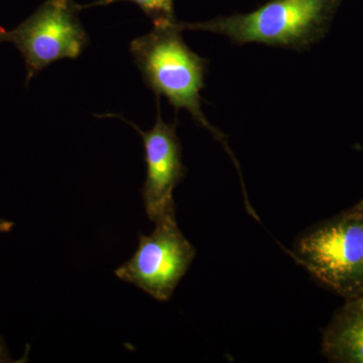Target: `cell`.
Listing matches in <instances>:
<instances>
[{"mask_svg":"<svg viewBox=\"0 0 363 363\" xmlns=\"http://www.w3.org/2000/svg\"><path fill=\"white\" fill-rule=\"evenodd\" d=\"M6 30L0 28V43L6 42Z\"/></svg>","mask_w":363,"mask_h":363,"instance_id":"7c38bea8","label":"cell"},{"mask_svg":"<svg viewBox=\"0 0 363 363\" xmlns=\"http://www.w3.org/2000/svg\"><path fill=\"white\" fill-rule=\"evenodd\" d=\"M13 362V358L9 355L6 342L0 337V363Z\"/></svg>","mask_w":363,"mask_h":363,"instance_id":"9c48e42d","label":"cell"},{"mask_svg":"<svg viewBox=\"0 0 363 363\" xmlns=\"http://www.w3.org/2000/svg\"><path fill=\"white\" fill-rule=\"evenodd\" d=\"M362 297H363V295L362 296Z\"/></svg>","mask_w":363,"mask_h":363,"instance_id":"4fadbf2b","label":"cell"},{"mask_svg":"<svg viewBox=\"0 0 363 363\" xmlns=\"http://www.w3.org/2000/svg\"><path fill=\"white\" fill-rule=\"evenodd\" d=\"M322 350L331 362L363 363V297L339 310L324 332Z\"/></svg>","mask_w":363,"mask_h":363,"instance_id":"52a82bcc","label":"cell"},{"mask_svg":"<svg viewBox=\"0 0 363 363\" xmlns=\"http://www.w3.org/2000/svg\"><path fill=\"white\" fill-rule=\"evenodd\" d=\"M13 226V222L0 218V234L9 233Z\"/></svg>","mask_w":363,"mask_h":363,"instance_id":"30bf717a","label":"cell"},{"mask_svg":"<svg viewBox=\"0 0 363 363\" xmlns=\"http://www.w3.org/2000/svg\"><path fill=\"white\" fill-rule=\"evenodd\" d=\"M73 0H45L30 16L6 33L25 59L26 84L45 67L63 59H77L89 44Z\"/></svg>","mask_w":363,"mask_h":363,"instance_id":"277c9868","label":"cell"},{"mask_svg":"<svg viewBox=\"0 0 363 363\" xmlns=\"http://www.w3.org/2000/svg\"><path fill=\"white\" fill-rule=\"evenodd\" d=\"M119 1L133 2L140 6L145 16L154 23V26L173 25L178 21L174 13L173 0H97L89 4H78V6L81 11L90 7L108 6Z\"/></svg>","mask_w":363,"mask_h":363,"instance_id":"ba28073f","label":"cell"},{"mask_svg":"<svg viewBox=\"0 0 363 363\" xmlns=\"http://www.w3.org/2000/svg\"><path fill=\"white\" fill-rule=\"evenodd\" d=\"M294 257L339 295H363V217L346 212L301 236Z\"/></svg>","mask_w":363,"mask_h":363,"instance_id":"3957f363","label":"cell"},{"mask_svg":"<svg viewBox=\"0 0 363 363\" xmlns=\"http://www.w3.org/2000/svg\"><path fill=\"white\" fill-rule=\"evenodd\" d=\"M130 52L143 82L157 97H166L177 111L187 109L196 123L225 145L224 135L202 111L200 93L209 62L188 47L176 23L154 26L149 33L130 43Z\"/></svg>","mask_w":363,"mask_h":363,"instance_id":"7a4b0ae2","label":"cell"},{"mask_svg":"<svg viewBox=\"0 0 363 363\" xmlns=\"http://www.w3.org/2000/svg\"><path fill=\"white\" fill-rule=\"evenodd\" d=\"M342 0H269L250 13L218 16L203 23H180V30L224 35L233 44L257 43L306 51L323 39Z\"/></svg>","mask_w":363,"mask_h":363,"instance_id":"6da1fadb","label":"cell"},{"mask_svg":"<svg viewBox=\"0 0 363 363\" xmlns=\"http://www.w3.org/2000/svg\"><path fill=\"white\" fill-rule=\"evenodd\" d=\"M159 101L157 98L156 123L149 131H143L119 116L138 130L143 138L147 178L142 193L145 212L152 222H156L162 215L175 211L173 192L186 174L182 161V145L177 135V123H164Z\"/></svg>","mask_w":363,"mask_h":363,"instance_id":"8992f818","label":"cell"},{"mask_svg":"<svg viewBox=\"0 0 363 363\" xmlns=\"http://www.w3.org/2000/svg\"><path fill=\"white\" fill-rule=\"evenodd\" d=\"M347 212H350V213L358 215V216L363 217V199L359 203H357L355 206L351 208L350 211Z\"/></svg>","mask_w":363,"mask_h":363,"instance_id":"8fae6325","label":"cell"},{"mask_svg":"<svg viewBox=\"0 0 363 363\" xmlns=\"http://www.w3.org/2000/svg\"><path fill=\"white\" fill-rule=\"evenodd\" d=\"M150 235L140 236L138 250L116 274L159 301H168L196 257L195 247L182 233L175 211L162 215Z\"/></svg>","mask_w":363,"mask_h":363,"instance_id":"5b68a950","label":"cell"}]
</instances>
